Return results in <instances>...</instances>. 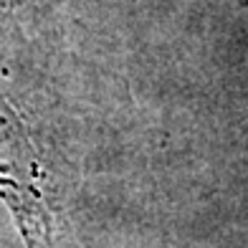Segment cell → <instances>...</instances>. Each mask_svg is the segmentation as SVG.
<instances>
[{"mask_svg":"<svg viewBox=\"0 0 248 248\" xmlns=\"http://www.w3.org/2000/svg\"><path fill=\"white\" fill-rule=\"evenodd\" d=\"M33 155L10 107L0 99V193L20 225L26 248H51V216L33 185Z\"/></svg>","mask_w":248,"mask_h":248,"instance_id":"cell-1","label":"cell"}]
</instances>
